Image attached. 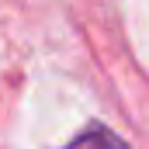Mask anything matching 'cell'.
I'll use <instances>...</instances> for the list:
<instances>
[{
	"label": "cell",
	"mask_w": 149,
	"mask_h": 149,
	"mask_svg": "<svg viewBox=\"0 0 149 149\" xmlns=\"http://www.w3.org/2000/svg\"><path fill=\"white\" fill-rule=\"evenodd\" d=\"M59 149H132L125 139H118L111 128H104V125H90V128H83L76 139H70L66 146Z\"/></svg>",
	"instance_id": "obj_1"
}]
</instances>
